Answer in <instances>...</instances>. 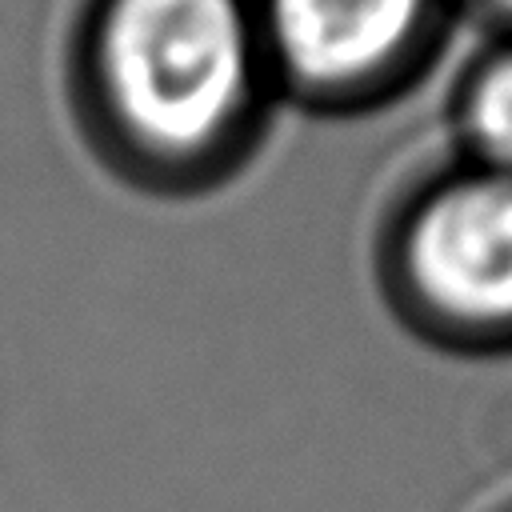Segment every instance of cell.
Here are the masks:
<instances>
[{"label": "cell", "mask_w": 512, "mask_h": 512, "mask_svg": "<svg viewBox=\"0 0 512 512\" xmlns=\"http://www.w3.org/2000/svg\"><path fill=\"white\" fill-rule=\"evenodd\" d=\"M64 84L96 164L168 204L232 188L280 112L252 0H80Z\"/></svg>", "instance_id": "1"}, {"label": "cell", "mask_w": 512, "mask_h": 512, "mask_svg": "<svg viewBox=\"0 0 512 512\" xmlns=\"http://www.w3.org/2000/svg\"><path fill=\"white\" fill-rule=\"evenodd\" d=\"M372 268L416 332L460 348L512 344V172L452 156L376 220Z\"/></svg>", "instance_id": "2"}, {"label": "cell", "mask_w": 512, "mask_h": 512, "mask_svg": "<svg viewBox=\"0 0 512 512\" xmlns=\"http://www.w3.org/2000/svg\"><path fill=\"white\" fill-rule=\"evenodd\" d=\"M280 108L364 120L412 96L444 60L456 0H252Z\"/></svg>", "instance_id": "3"}, {"label": "cell", "mask_w": 512, "mask_h": 512, "mask_svg": "<svg viewBox=\"0 0 512 512\" xmlns=\"http://www.w3.org/2000/svg\"><path fill=\"white\" fill-rule=\"evenodd\" d=\"M448 128L460 160L512 172V36H492L448 88Z\"/></svg>", "instance_id": "4"}, {"label": "cell", "mask_w": 512, "mask_h": 512, "mask_svg": "<svg viewBox=\"0 0 512 512\" xmlns=\"http://www.w3.org/2000/svg\"><path fill=\"white\" fill-rule=\"evenodd\" d=\"M464 20H480L492 36H512V0H456Z\"/></svg>", "instance_id": "5"}]
</instances>
